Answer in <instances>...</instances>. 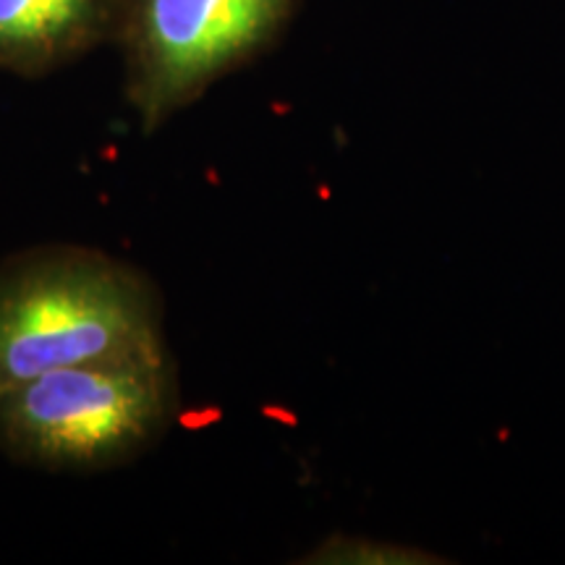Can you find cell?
<instances>
[{"instance_id":"1","label":"cell","mask_w":565,"mask_h":565,"mask_svg":"<svg viewBox=\"0 0 565 565\" xmlns=\"http://www.w3.org/2000/svg\"><path fill=\"white\" fill-rule=\"evenodd\" d=\"M162 349L137 275L71 254L0 280V393L61 366Z\"/></svg>"},{"instance_id":"2","label":"cell","mask_w":565,"mask_h":565,"mask_svg":"<svg viewBox=\"0 0 565 565\" xmlns=\"http://www.w3.org/2000/svg\"><path fill=\"white\" fill-rule=\"evenodd\" d=\"M171 408L166 351L61 366L0 393V435L47 466H105L139 450Z\"/></svg>"},{"instance_id":"3","label":"cell","mask_w":565,"mask_h":565,"mask_svg":"<svg viewBox=\"0 0 565 565\" xmlns=\"http://www.w3.org/2000/svg\"><path fill=\"white\" fill-rule=\"evenodd\" d=\"M294 0H134L129 95L147 129L273 40Z\"/></svg>"},{"instance_id":"4","label":"cell","mask_w":565,"mask_h":565,"mask_svg":"<svg viewBox=\"0 0 565 565\" xmlns=\"http://www.w3.org/2000/svg\"><path fill=\"white\" fill-rule=\"evenodd\" d=\"M108 21L110 0H0V68H51L89 47Z\"/></svg>"}]
</instances>
